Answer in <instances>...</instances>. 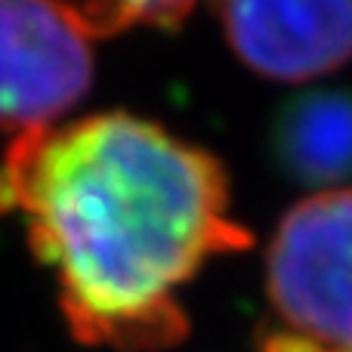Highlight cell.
<instances>
[{
	"label": "cell",
	"mask_w": 352,
	"mask_h": 352,
	"mask_svg": "<svg viewBox=\"0 0 352 352\" xmlns=\"http://www.w3.org/2000/svg\"><path fill=\"white\" fill-rule=\"evenodd\" d=\"M260 352H352V188L303 198L266 250Z\"/></svg>",
	"instance_id": "obj_2"
},
{
	"label": "cell",
	"mask_w": 352,
	"mask_h": 352,
	"mask_svg": "<svg viewBox=\"0 0 352 352\" xmlns=\"http://www.w3.org/2000/svg\"><path fill=\"white\" fill-rule=\"evenodd\" d=\"M96 34L80 6L0 0V133L62 124L90 93Z\"/></svg>",
	"instance_id": "obj_3"
},
{
	"label": "cell",
	"mask_w": 352,
	"mask_h": 352,
	"mask_svg": "<svg viewBox=\"0 0 352 352\" xmlns=\"http://www.w3.org/2000/svg\"><path fill=\"white\" fill-rule=\"evenodd\" d=\"M0 217L19 219L84 346L170 349L182 291L250 232L207 148L130 111H96L16 136L0 158Z\"/></svg>",
	"instance_id": "obj_1"
},
{
	"label": "cell",
	"mask_w": 352,
	"mask_h": 352,
	"mask_svg": "<svg viewBox=\"0 0 352 352\" xmlns=\"http://www.w3.org/2000/svg\"><path fill=\"white\" fill-rule=\"evenodd\" d=\"M281 148L294 170L312 179L352 170V102L340 96L300 102L285 121Z\"/></svg>",
	"instance_id": "obj_5"
},
{
	"label": "cell",
	"mask_w": 352,
	"mask_h": 352,
	"mask_svg": "<svg viewBox=\"0 0 352 352\" xmlns=\"http://www.w3.org/2000/svg\"><path fill=\"white\" fill-rule=\"evenodd\" d=\"M232 53L272 80H309L352 59V3H223Z\"/></svg>",
	"instance_id": "obj_4"
}]
</instances>
